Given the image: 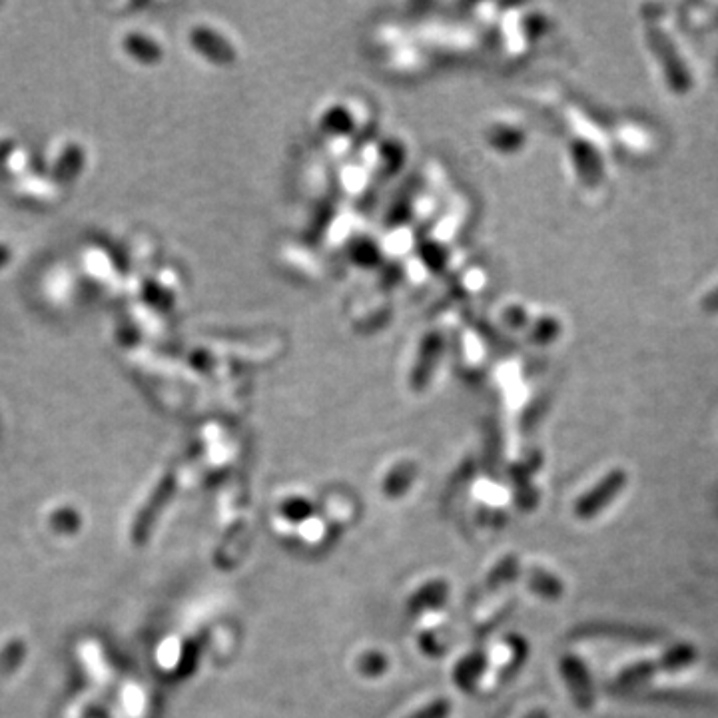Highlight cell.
I'll use <instances>...</instances> for the list:
<instances>
[{
    "label": "cell",
    "instance_id": "obj_6",
    "mask_svg": "<svg viewBox=\"0 0 718 718\" xmlns=\"http://www.w3.org/2000/svg\"><path fill=\"white\" fill-rule=\"evenodd\" d=\"M417 475V467L413 463H401L393 467L383 483V491L387 497H401L413 483Z\"/></svg>",
    "mask_w": 718,
    "mask_h": 718
},
{
    "label": "cell",
    "instance_id": "obj_10",
    "mask_svg": "<svg viewBox=\"0 0 718 718\" xmlns=\"http://www.w3.org/2000/svg\"><path fill=\"white\" fill-rule=\"evenodd\" d=\"M282 513H284L290 521H302V519H306V517L312 513V505H310V501H306V499L294 497V499H288V501L282 505Z\"/></svg>",
    "mask_w": 718,
    "mask_h": 718
},
{
    "label": "cell",
    "instance_id": "obj_8",
    "mask_svg": "<svg viewBox=\"0 0 718 718\" xmlns=\"http://www.w3.org/2000/svg\"><path fill=\"white\" fill-rule=\"evenodd\" d=\"M519 575V561L517 557H505L489 575V585L491 587H501V585H507L511 581H515Z\"/></svg>",
    "mask_w": 718,
    "mask_h": 718
},
{
    "label": "cell",
    "instance_id": "obj_3",
    "mask_svg": "<svg viewBox=\"0 0 718 718\" xmlns=\"http://www.w3.org/2000/svg\"><path fill=\"white\" fill-rule=\"evenodd\" d=\"M559 667H561V677L577 709L591 711L595 707V687L587 665L577 655H565Z\"/></svg>",
    "mask_w": 718,
    "mask_h": 718
},
{
    "label": "cell",
    "instance_id": "obj_2",
    "mask_svg": "<svg viewBox=\"0 0 718 718\" xmlns=\"http://www.w3.org/2000/svg\"><path fill=\"white\" fill-rule=\"evenodd\" d=\"M629 483V475L623 469L609 471L595 487L585 491L573 505L575 515L581 521H591L599 517L607 507L615 503V499L625 491Z\"/></svg>",
    "mask_w": 718,
    "mask_h": 718
},
{
    "label": "cell",
    "instance_id": "obj_4",
    "mask_svg": "<svg viewBox=\"0 0 718 718\" xmlns=\"http://www.w3.org/2000/svg\"><path fill=\"white\" fill-rule=\"evenodd\" d=\"M527 585L535 595H539L545 601H557V599L563 597V591H565V585H563L561 579H557L549 571L537 569V567H533L529 571Z\"/></svg>",
    "mask_w": 718,
    "mask_h": 718
},
{
    "label": "cell",
    "instance_id": "obj_11",
    "mask_svg": "<svg viewBox=\"0 0 718 718\" xmlns=\"http://www.w3.org/2000/svg\"><path fill=\"white\" fill-rule=\"evenodd\" d=\"M449 715H451V703L447 699H437L407 718H449Z\"/></svg>",
    "mask_w": 718,
    "mask_h": 718
},
{
    "label": "cell",
    "instance_id": "obj_5",
    "mask_svg": "<svg viewBox=\"0 0 718 718\" xmlns=\"http://www.w3.org/2000/svg\"><path fill=\"white\" fill-rule=\"evenodd\" d=\"M483 671H485V659H483V655H481V653H471L469 657H465V659H461V661L457 663V667H455V681H457V685H459L461 689L471 691V689L477 685V681L481 679Z\"/></svg>",
    "mask_w": 718,
    "mask_h": 718
},
{
    "label": "cell",
    "instance_id": "obj_12",
    "mask_svg": "<svg viewBox=\"0 0 718 718\" xmlns=\"http://www.w3.org/2000/svg\"><path fill=\"white\" fill-rule=\"evenodd\" d=\"M525 718H549V715H547V713H545V711H539V709H537V711H533V713H529V715H527V717H525Z\"/></svg>",
    "mask_w": 718,
    "mask_h": 718
},
{
    "label": "cell",
    "instance_id": "obj_1",
    "mask_svg": "<svg viewBox=\"0 0 718 718\" xmlns=\"http://www.w3.org/2000/svg\"><path fill=\"white\" fill-rule=\"evenodd\" d=\"M699 661V649L693 643H679L671 649H667L659 659L641 661L625 669L617 677V685L623 689L639 687L663 673H677L683 669L693 667Z\"/></svg>",
    "mask_w": 718,
    "mask_h": 718
},
{
    "label": "cell",
    "instance_id": "obj_9",
    "mask_svg": "<svg viewBox=\"0 0 718 718\" xmlns=\"http://www.w3.org/2000/svg\"><path fill=\"white\" fill-rule=\"evenodd\" d=\"M385 657L379 653H365L359 659V671L365 677H379L385 673Z\"/></svg>",
    "mask_w": 718,
    "mask_h": 718
},
{
    "label": "cell",
    "instance_id": "obj_7",
    "mask_svg": "<svg viewBox=\"0 0 718 718\" xmlns=\"http://www.w3.org/2000/svg\"><path fill=\"white\" fill-rule=\"evenodd\" d=\"M445 601H447V587H445L443 583L435 581V583H429V585H425L423 589H419V591L411 597L409 607H411V611L419 613V611H427V609H437V607H441Z\"/></svg>",
    "mask_w": 718,
    "mask_h": 718
}]
</instances>
